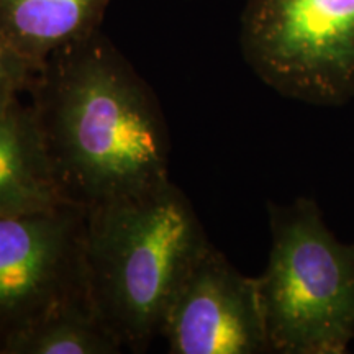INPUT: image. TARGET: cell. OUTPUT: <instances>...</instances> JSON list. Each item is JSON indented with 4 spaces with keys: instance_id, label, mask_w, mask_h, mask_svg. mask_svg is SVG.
Wrapping results in <instances>:
<instances>
[{
    "instance_id": "9",
    "label": "cell",
    "mask_w": 354,
    "mask_h": 354,
    "mask_svg": "<svg viewBox=\"0 0 354 354\" xmlns=\"http://www.w3.org/2000/svg\"><path fill=\"white\" fill-rule=\"evenodd\" d=\"M2 348L17 354H118L123 349L88 299L57 308Z\"/></svg>"
},
{
    "instance_id": "8",
    "label": "cell",
    "mask_w": 354,
    "mask_h": 354,
    "mask_svg": "<svg viewBox=\"0 0 354 354\" xmlns=\"http://www.w3.org/2000/svg\"><path fill=\"white\" fill-rule=\"evenodd\" d=\"M110 0H0V30L39 69L61 48L100 28Z\"/></svg>"
},
{
    "instance_id": "3",
    "label": "cell",
    "mask_w": 354,
    "mask_h": 354,
    "mask_svg": "<svg viewBox=\"0 0 354 354\" xmlns=\"http://www.w3.org/2000/svg\"><path fill=\"white\" fill-rule=\"evenodd\" d=\"M271 251L258 279L271 353L343 354L354 342V243L313 198L269 203Z\"/></svg>"
},
{
    "instance_id": "6",
    "label": "cell",
    "mask_w": 354,
    "mask_h": 354,
    "mask_svg": "<svg viewBox=\"0 0 354 354\" xmlns=\"http://www.w3.org/2000/svg\"><path fill=\"white\" fill-rule=\"evenodd\" d=\"M161 336L171 354L271 353L258 279L210 245L176 290Z\"/></svg>"
},
{
    "instance_id": "10",
    "label": "cell",
    "mask_w": 354,
    "mask_h": 354,
    "mask_svg": "<svg viewBox=\"0 0 354 354\" xmlns=\"http://www.w3.org/2000/svg\"><path fill=\"white\" fill-rule=\"evenodd\" d=\"M38 68L0 30V110L17 102V94L32 86Z\"/></svg>"
},
{
    "instance_id": "5",
    "label": "cell",
    "mask_w": 354,
    "mask_h": 354,
    "mask_svg": "<svg viewBox=\"0 0 354 354\" xmlns=\"http://www.w3.org/2000/svg\"><path fill=\"white\" fill-rule=\"evenodd\" d=\"M86 212L73 203L0 216V348L57 308L88 299Z\"/></svg>"
},
{
    "instance_id": "7",
    "label": "cell",
    "mask_w": 354,
    "mask_h": 354,
    "mask_svg": "<svg viewBox=\"0 0 354 354\" xmlns=\"http://www.w3.org/2000/svg\"><path fill=\"white\" fill-rule=\"evenodd\" d=\"M64 202L53 177L32 109L0 110V216Z\"/></svg>"
},
{
    "instance_id": "2",
    "label": "cell",
    "mask_w": 354,
    "mask_h": 354,
    "mask_svg": "<svg viewBox=\"0 0 354 354\" xmlns=\"http://www.w3.org/2000/svg\"><path fill=\"white\" fill-rule=\"evenodd\" d=\"M84 212L88 300L123 349L148 351L180 282L212 245L209 236L171 179Z\"/></svg>"
},
{
    "instance_id": "1",
    "label": "cell",
    "mask_w": 354,
    "mask_h": 354,
    "mask_svg": "<svg viewBox=\"0 0 354 354\" xmlns=\"http://www.w3.org/2000/svg\"><path fill=\"white\" fill-rule=\"evenodd\" d=\"M30 91L64 202L87 210L169 180V131L156 94L100 30L53 53Z\"/></svg>"
},
{
    "instance_id": "4",
    "label": "cell",
    "mask_w": 354,
    "mask_h": 354,
    "mask_svg": "<svg viewBox=\"0 0 354 354\" xmlns=\"http://www.w3.org/2000/svg\"><path fill=\"white\" fill-rule=\"evenodd\" d=\"M240 44L281 95L322 107L354 99V0H246Z\"/></svg>"
}]
</instances>
